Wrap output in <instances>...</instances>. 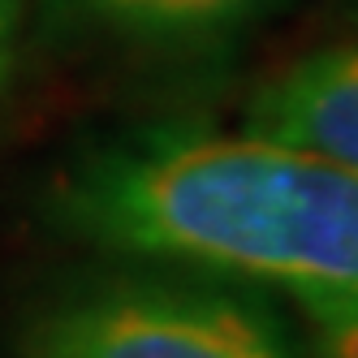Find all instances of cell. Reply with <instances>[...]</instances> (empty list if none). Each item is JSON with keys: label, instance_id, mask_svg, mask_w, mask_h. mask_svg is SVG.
<instances>
[{"label": "cell", "instance_id": "cell-1", "mask_svg": "<svg viewBox=\"0 0 358 358\" xmlns=\"http://www.w3.org/2000/svg\"><path fill=\"white\" fill-rule=\"evenodd\" d=\"M95 246L259 280L306 302H358V169L259 134L143 130L83 156L57 190Z\"/></svg>", "mask_w": 358, "mask_h": 358}, {"label": "cell", "instance_id": "cell-2", "mask_svg": "<svg viewBox=\"0 0 358 358\" xmlns=\"http://www.w3.org/2000/svg\"><path fill=\"white\" fill-rule=\"evenodd\" d=\"M27 358H298L259 298L212 280H117L31 324Z\"/></svg>", "mask_w": 358, "mask_h": 358}, {"label": "cell", "instance_id": "cell-3", "mask_svg": "<svg viewBox=\"0 0 358 358\" xmlns=\"http://www.w3.org/2000/svg\"><path fill=\"white\" fill-rule=\"evenodd\" d=\"M246 134L358 169V43L320 48L246 99Z\"/></svg>", "mask_w": 358, "mask_h": 358}, {"label": "cell", "instance_id": "cell-4", "mask_svg": "<svg viewBox=\"0 0 358 358\" xmlns=\"http://www.w3.org/2000/svg\"><path fill=\"white\" fill-rule=\"evenodd\" d=\"M69 5L147 39H216L264 17L280 0H69Z\"/></svg>", "mask_w": 358, "mask_h": 358}, {"label": "cell", "instance_id": "cell-5", "mask_svg": "<svg viewBox=\"0 0 358 358\" xmlns=\"http://www.w3.org/2000/svg\"><path fill=\"white\" fill-rule=\"evenodd\" d=\"M311 358H358V302H306Z\"/></svg>", "mask_w": 358, "mask_h": 358}, {"label": "cell", "instance_id": "cell-6", "mask_svg": "<svg viewBox=\"0 0 358 358\" xmlns=\"http://www.w3.org/2000/svg\"><path fill=\"white\" fill-rule=\"evenodd\" d=\"M13 31H17V0H0V73L13 57Z\"/></svg>", "mask_w": 358, "mask_h": 358}]
</instances>
